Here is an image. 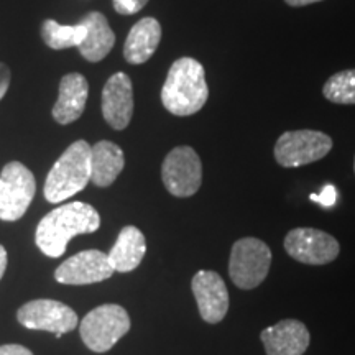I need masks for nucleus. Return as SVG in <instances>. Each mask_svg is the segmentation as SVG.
<instances>
[{
    "mask_svg": "<svg viewBox=\"0 0 355 355\" xmlns=\"http://www.w3.org/2000/svg\"><path fill=\"white\" fill-rule=\"evenodd\" d=\"M336 198H337V191H336L334 186H331V184L326 186V188L322 189V193L318 194V196H316V194H313V196H311V199H313V201L319 202L324 207L334 206Z\"/></svg>",
    "mask_w": 355,
    "mask_h": 355,
    "instance_id": "5701e85b",
    "label": "nucleus"
},
{
    "mask_svg": "<svg viewBox=\"0 0 355 355\" xmlns=\"http://www.w3.org/2000/svg\"><path fill=\"white\" fill-rule=\"evenodd\" d=\"M146 254L145 235L135 225H125L117 235L114 247L107 254L114 272L128 273L139 268Z\"/></svg>",
    "mask_w": 355,
    "mask_h": 355,
    "instance_id": "a211bd4d",
    "label": "nucleus"
},
{
    "mask_svg": "<svg viewBox=\"0 0 355 355\" xmlns=\"http://www.w3.org/2000/svg\"><path fill=\"white\" fill-rule=\"evenodd\" d=\"M133 115V86L125 73H115L102 89V117L114 130H125Z\"/></svg>",
    "mask_w": 355,
    "mask_h": 355,
    "instance_id": "ddd939ff",
    "label": "nucleus"
},
{
    "mask_svg": "<svg viewBox=\"0 0 355 355\" xmlns=\"http://www.w3.org/2000/svg\"><path fill=\"white\" fill-rule=\"evenodd\" d=\"M322 94L334 104H355V69L340 71L331 76L324 84Z\"/></svg>",
    "mask_w": 355,
    "mask_h": 355,
    "instance_id": "412c9836",
    "label": "nucleus"
},
{
    "mask_svg": "<svg viewBox=\"0 0 355 355\" xmlns=\"http://www.w3.org/2000/svg\"><path fill=\"white\" fill-rule=\"evenodd\" d=\"M272 250L257 237L239 239L232 245L229 259V277L241 290H254L268 277Z\"/></svg>",
    "mask_w": 355,
    "mask_h": 355,
    "instance_id": "39448f33",
    "label": "nucleus"
},
{
    "mask_svg": "<svg viewBox=\"0 0 355 355\" xmlns=\"http://www.w3.org/2000/svg\"><path fill=\"white\" fill-rule=\"evenodd\" d=\"M332 150V139L318 130L285 132L275 144V159L283 168L319 162Z\"/></svg>",
    "mask_w": 355,
    "mask_h": 355,
    "instance_id": "6e6552de",
    "label": "nucleus"
},
{
    "mask_svg": "<svg viewBox=\"0 0 355 355\" xmlns=\"http://www.w3.org/2000/svg\"><path fill=\"white\" fill-rule=\"evenodd\" d=\"M91 145L76 140L56 159L44 181V199L51 204L76 196L91 181Z\"/></svg>",
    "mask_w": 355,
    "mask_h": 355,
    "instance_id": "7ed1b4c3",
    "label": "nucleus"
},
{
    "mask_svg": "<svg viewBox=\"0 0 355 355\" xmlns=\"http://www.w3.org/2000/svg\"><path fill=\"white\" fill-rule=\"evenodd\" d=\"M86 26V38L79 44L78 50L89 63H99L112 51L115 44V33L110 28L107 17L101 12H89L79 20Z\"/></svg>",
    "mask_w": 355,
    "mask_h": 355,
    "instance_id": "dca6fc26",
    "label": "nucleus"
},
{
    "mask_svg": "<svg viewBox=\"0 0 355 355\" xmlns=\"http://www.w3.org/2000/svg\"><path fill=\"white\" fill-rule=\"evenodd\" d=\"M162 40V25L153 17H145L132 26L123 44V58L128 64H144L157 51Z\"/></svg>",
    "mask_w": 355,
    "mask_h": 355,
    "instance_id": "f3484780",
    "label": "nucleus"
},
{
    "mask_svg": "<svg viewBox=\"0 0 355 355\" xmlns=\"http://www.w3.org/2000/svg\"><path fill=\"white\" fill-rule=\"evenodd\" d=\"M0 355H33L30 349L20 344H6L0 345Z\"/></svg>",
    "mask_w": 355,
    "mask_h": 355,
    "instance_id": "393cba45",
    "label": "nucleus"
},
{
    "mask_svg": "<svg viewBox=\"0 0 355 355\" xmlns=\"http://www.w3.org/2000/svg\"><path fill=\"white\" fill-rule=\"evenodd\" d=\"M162 180L171 196H194L202 184V163L196 150L186 145L173 148L163 159Z\"/></svg>",
    "mask_w": 355,
    "mask_h": 355,
    "instance_id": "0eeeda50",
    "label": "nucleus"
},
{
    "mask_svg": "<svg viewBox=\"0 0 355 355\" xmlns=\"http://www.w3.org/2000/svg\"><path fill=\"white\" fill-rule=\"evenodd\" d=\"M191 290L204 321L217 324L225 318L229 311V291L219 273L201 270L193 277Z\"/></svg>",
    "mask_w": 355,
    "mask_h": 355,
    "instance_id": "f8f14e48",
    "label": "nucleus"
},
{
    "mask_svg": "<svg viewBox=\"0 0 355 355\" xmlns=\"http://www.w3.org/2000/svg\"><path fill=\"white\" fill-rule=\"evenodd\" d=\"M7 263H8V255H7V250H6V247L0 245V279H2V278H3V275H6Z\"/></svg>",
    "mask_w": 355,
    "mask_h": 355,
    "instance_id": "a878e982",
    "label": "nucleus"
},
{
    "mask_svg": "<svg viewBox=\"0 0 355 355\" xmlns=\"http://www.w3.org/2000/svg\"><path fill=\"white\" fill-rule=\"evenodd\" d=\"M21 326L32 331L53 332L58 339L78 327V314L68 304L55 300H32L17 311Z\"/></svg>",
    "mask_w": 355,
    "mask_h": 355,
    "instance_id": "1a4fd4ad",
    "label": "nucleus"
},
{
    "mask_svg": "<svg viewBox=\"0 0 355 355\" xmlns=\"http://www.w3.org/2000/svg\"><path fill=\"white\" fill-rule=\"evenodd\" d=\"M89 84L79 73H69L61 78L60 92L51 115L60 125H69L81 117L87 104Z\"/></svg>",
    "mask_w": 355,
    "mask_h": 355,
    "instance_id": "2eb2a0df",
    "label": "nucleus"
},
{
    "mask_svg": "<svg viewBox=\"0 0 355 355\" xmlns=\"http://www.w3.org/2000/svg\"><path fill=\"white\" fill-rule=\"evenodd\" d=\"M123 166L125 155L117 144L101 140L91 146V181L97 188H109L121 175Z\"/></svg>",
    "mask_w": 355,
    "mask_h": 355,
    "instance_id": "6ab92c4d",
    "label": "nucleus"
},
{
    "mask_svg": "<svg viewBox=\"0 0 355 355\" xmlns=\"http://www.w3.org/2000/svg\"><path fill=\"white\" fill-rule=\"evenodd\" d=\"M37 193L33 173L20 162H10L0 173V220L15 222L25 216Z\"/></svg>",
    "mask_w": 355,
    "mask_h": 355,
    "instance_id": "423d86ee",
    "label": "nucleus"
},
{
    "mask_svg": "<svg viewBox=\"0 0 355 355\" xmlns=\"http://www.w3.org/2000/svg\"><path fill=\"white\" fill-rule=\"evenodd\" d=\"M148 0H112L114 10L121 15H135L145 8Z\"/></svg>",
    "mask_w": 355,
    "mask_h": 355,
    "instance_id": "4be33fe9",
    "label": "nucleus"
},
{
    "mask_svg": "<svg viewBox=\"0 0 355 355\" xmlns=\"http://www.w3.org/2000/svg\"><path fill=\"white\" fill-rule=\"evenodd\" d=\"M354 170H355V159H354Z\"/></svg>",
    "mask_w": 355,
    "mask_h": 355,
    "instance_id": "cd10ccee",
    "label": "nucleus"
},
{
    "mask_svg": "<svg viewBox=\"0 0 355 355\" xmlns=\"http://www.w3.org/2000/svg\"><path fill=\"white\" fill-rule=\"evenodd\" d=\"M42 40L51 50L61 51L68 48L79 46L86 38V26L81 24L76 25H61L56 20L46 19L42 24Z\"/></svg>",
    "mask_w": 355,
    "mask_h": 355,
    "instance_id": "aec40b11",
    "label": "nucleus"
},
{
    "mask_svg": "<svg viewBox=\"0 0 355 355\" xmlns=\"http://www.w3.org/2000/svg\"><path fill=\"white\" fill-rule=\"evenodd\" d=\"M114 275L107 254L97 248L83 250L79 254L69 257L55 270V279L61 285H94L104 279H109Z\"/></svg>",
    "mask_w": 355,
    "mask_h": 355,
    "instance_id": "9b49d317",
    "label": "nucleus"
},
{
    "mask_svg": "<svg viewBox=\"0 0 355 355\" xmlns=\"http://www.w3.org/2000/svg\"><path fill=\"white\" fill-rule=\"evenodd\" d=\"M101 227V216L91 204L68 202L48 212L38 222L35 243L46 257L64 255L68 242L76 235L92 234Z\"/></svg>",
    "mask_w": 355,
    "mask_h": 355,
    "instance_id": "f257e3e1",
    "label": "nucleus"
},
{
    "mask_svg": "<svg viewBox=\"0 0 355 355\" xmlns=\"http://www.w3.org/2000/svg\"><path fill=\"white\" fill-rule=\"evenodd\" d=\"M132 321L127 309L119 304H102L89 311L79 322L84 345L96 354L109 352L130 331Z\"/></svg>",
    "mask_w": 355,
    "mask_h": 355,
    "instance_id": "20e7f679",
    "label": "nucleus"
},
{
    "mask_svg": "<svg viewBox=\"0 0 355 355\" xmlns=\"http://www.w3.org/2000/svg\"><path fill=\"white\" fill-rule=\"evenodd\" d=\"M266 355H303L309 347L311 334L298 319H283L260 334Z\"/></svg>",
    "mask_w": 355,
    "mask_h": 355,
    "instance_id": "4468645a",
    "label": "nucleus"
},
{
    "mask_svg": "<svg viewBox=\"0 0 355 355\" xmlns=\"http://www.w3.org/2000/svg\"><path fill=\"white\" fill-rule=\"evenodd\" d=\"M285 250L300 263L326 265L339 257L340 245L331 234L324 230L298 227L286 234Z\"/></svg>",
    "mask_w": 355,
    "mask_h": 355,
    "instance_id": "9d476101",
    "label": "nucleus"
},
{
    "mask_svg": "<svg viewBox=\"0 0 355 355\" xmlns=\"http://www.w3.org/2000/svg\"><path fill=\"white\" fill-rule=\"evenodd\" d=\"M12 83V73L10 68L6 63H0V101L3 99V96L7 94L8 87Z\"/></svg>",
    "mask_w": 355,
    "mask_h": 355,
    "instance_id": "b1692460",
    "label": "nucleus"
},
{
    "mask_svg": "<svg viewBox=\"0 0 355 355\" xmlns=\"http://www.w3.org/2000/svg\"><path fill=\"white\" fill-rule=\"evenodd\" d=\"M285 2L291 7H304V6H311V3L322 2V0H285Z\"/></svg>",
    "mask_w": 355,
    "mask_h": 355,
    "instance_id": "bb28decb",
    "label": "nucleus"
},
{
    "mask_svg": "<svg viewBox=\"0 0 355 355\" xmlns=\"http://www.w3.org/2000/svg\"><path fill=\"white\" fill-rule=\"evenodd\" d=\"M209 97L206 71L194 58H180L171 64L162 87L163 107L176 117L199 112Z\"/></svg>",
    "mask_w": 355,
    "mask_h": 355,
    "instance_id": "f03ea898",
    "label": "nucleus"
}]
</instances>
